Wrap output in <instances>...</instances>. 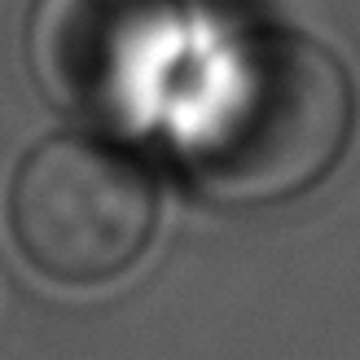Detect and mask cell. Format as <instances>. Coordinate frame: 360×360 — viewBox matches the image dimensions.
Instances as JSON below:
<instances>
[{"label":"cell","mask_w":360,"mask_h":360,"mask_svg":"<svg viewBox=\"0 0 360 360\" xmlns=\"http://www.w3.org/2000/svg\"><path fill=\"white\" fill-rule=\"evenodd\" d=\"M167 132L176 167L215 207H281L352 146L356 88L334 53L290 27H242L185 62Z\"/></svg>","instance_id":"6da1fadb"},{"label":"cell","mask_w":360,"mask_h":360,"mask_svg":"<svg viewBox=\"0 0 360 360\" xmlns=\"http://www.w3.org/2000/svg\"><path fill=\"white\" fill-rule=\"evenodd\" d=\"M180 0H35L27 58L49 101L97 132L158 123L189 62Z\"/></svg>","instance_id":"7a4b0ae2"},{"label":"cell","mask_w":360,"mask_h":360,"mask_svg":"<svg viewBox=\"0 0 360 360\" xmlns=\"http://www.w3.org/2000/svg\"><path fill=\"white\" fill-rule=\"evenodd\" d=\"M158 220L154 180L101 136H53L18 167L9 224L18 250L66 285L115 281L146 255Z\"/></svg>","instance_id":"3957f363"}]
</instances>
